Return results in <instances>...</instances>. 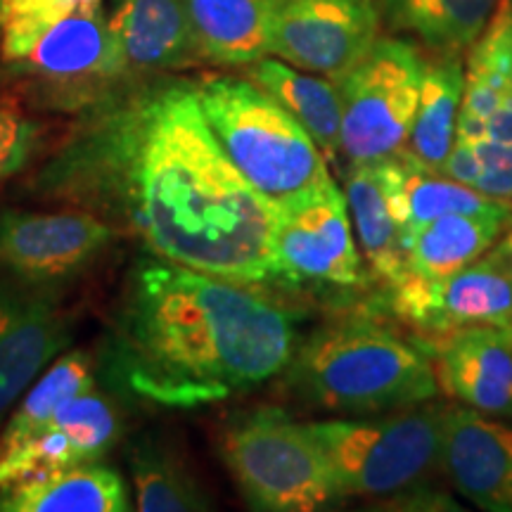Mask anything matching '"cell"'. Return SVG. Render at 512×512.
Here are the masks:
<instances>
[{
  "mask_svg": "<svg viewBox=\"0 0 512 512\" xmlns=\"http://www.w3.org/2000/svg\"><path fill=\"white\" fill-rule=\"evenodd\" d=\"M29 190L192 271L252 287L283 280L275 207L230 164L192 81H152L86 107Z\"/></svg>",
  "mask_w": 512,
  "mask_h": 512,
  "instance_id": "obj_1",
  "label": "cell"
},
{
  "mask_svg": "<svg viewBox=\"0 0 512 512\" xmlns=\"http://www.w3.org/2000/svg\"><path fill=\"white\" fill-rule=\"evenodd\" d=\"M294 351L292 313L252 285L147 254L126 278L105 368L138 399L197 408L273 380Z\"/></svg>",
  "mask_w": 512,
  "mask_h": 512,
  "instance_id": "obj_2",
  "label": "cell"
},
{
  "mask_svg": "<svg viewBox=\"0 0 512 512\" xmlns=\"http://www.w3.org/2000/svg\"><path fill=\"white\" fill-rule=\"evenodd\" d=\"M290 384L335 415H373L432 401L439 392L430 351L370 318H339L294 351Z\"/></svg>",
  "mask_w": 512,
  "mask_h": 512,
  "instance_id": "obj_3",
  "label": "cell"
},
{
  "mask_svg": "<svg viewBox=\"0 0 512 512\" xmlns=\"http://www.w3.org/2000/svg\"><path fill=\"white\" fill-rule=\"evenodd\" d=\"M0 62L53 107H91L126 79L105 0H3Z\"/></svg>",
  "mask_w": 512,
  "mask_h": 512,
  "instance_id": "obj_4",
  "label": "cell"
},
{
  "mask_svg": "<svg viewBox=\"0 0 512 512\" xmlns=\"http://www.w3.org/2000/svg\"><path fill=\"white\" fill-rule=\"evenodd\" d=\"M444 418V406L425 401L387 413L306 422V427L330 467L339 498L434 505L448 501L425 489L441 467Z\"/></svg>",
  "mask_w": 512,
  "mask_h": 512,
  "instance_id": "obj_5",
  "label": "cell"
},
{
  "mask_svg": "<svg viewBox=\"0 0 512 512\" xmlns=\"http://www.w3.org/2000/svg\"><path fill=\"white\" fill-rule=\"evenodd\" d=\"M192 83L230 164L275 209L330 181L328 162L306 128L252 79L204 74Z\"/></svg>",
  "mask_w": 512,
  "mask_h": 512,
  "instance_id": "obj_6",
  "label": "cell"
},
{
  "mask_svg": "<svg viewBox=\"0 0 512 512\" xmlns=\"http://www.w3.org/2000/svg\"><path fill=\"white\" fill-rule=\"evenodd\" d=\"M223 465L254 510L311 512L342 501L306 422L266 406L223 427Z\"/></svg>",
  "mask_w": 512,
  "mask_h": 512,
  "instance_id": "obj_7",
  "label": "cell"
},
{
  "mask_svg": "<svg viewBox=\"0 0 512 512\" xmlns=\"http://www.w3.org/2000/svg\"><path fill=\"white\" fill-rule=\"evenodd\" d=\"M427 57L406 38L380 36L339 83L347 166L399 157L418 114ZM344 166V169H347Z\"/></svg>",
  "mask_w": 512,
  "mask_h": 512,
  "instance_id": "obj_8",
  "label": "cell"
},
{
  "mask_svg": "<svg viewBox=\"0 0 512 512\" xmlns=\"http://www.w3.org/2000/svg\"><path fill=\"white\" fill-rule=\"evenodd\" d=\"M117 230L91 211L0 209V275L29 290L50 292L95 264Z\"/></svg>",
  "mask_w": 512,
  "mask_h": 512,
  "instance_id": "obj_9",
  "label": "cell"
},
{
  "mask_svg": "<svg viewBox=\"0 0 512 512\" xmlns=\"http://www.w3.org/2000/svg\"><path fill=\"white\" fill-rule=\"evenodd\" d=\"M377 0H275L271 55L342 81L380 38Z\"/></svg>",
  "mask_w": 512,
  "mask_h": 512,
  "instance_id": "obj_10",
  "label": "cell"
},
{
  "mask_svg": "<svg viewBox=\"0 0 512 512\" xmlns=\"http://www.w3.org/2000/svg\"><path fill=\"white\" fill-rule=\"evenodd\" d=\"M273 247L287 283L351 287L363 280L347 197L332 178L275 209Z\"/></svg>",
  "mask_w": 512,
  "mask_h": 512,
  "instance_id": "obj_11",
  "label": "cell"
},
{
  "mask_svg": "<svg viewBox=\"0 0 512 512\" xmlns=\"http://www.w3.org/2000/svg\"><path fill=\"white\" fill-rule=\"evenodd\" d=\"M389 287L394 316L432 339L477 325L508 328L512 320V275L489 254L446 278L403 275Z\"/></svg>",
  "mask_w": 512,
  "mask_h": 512,
  "instance_id": "obj_12",
  "label": "cell"
},
{
  "mask_svg": "<svg viewBox=\"0 0 512 512\" xmlns=\"http://www.w3.org/2000/svg\"><path fill=\"white\" fill-rule=\"evenodd\" d=\"M72 344L53 294L0 275V427L24 392Z\"/></svg>",
  "mask_w": 512,
  "mask_h": 512,
  "instance_id": "obj_13",
  "label": "cell"
},
{
  "mask_svg": "<svg viewBox=\"0 0 512 512\" xmlns=\"http://www.w3.org/2000/svg\"><path fill=\"white\" fill-rule=\"evenodd\" d=\"M441 470L486 512H512V427L475 408H446Z\"/></svg>",
  "mask_w": 512,
  "mask_h": 512,
  "instance_id": "obj_14",
  "label": "cell"
},
{
  "mask_svg": "<svg viewBox=\"0 0 512 512\" xmlns=\"http://www.w3.org/2000/svg\"><path fill=\"white\" fill-rule=\"evenodd\" d=\"M430 351L439 389L494 418L512 415V339L508 328L477 325L434 337Z\"/></svg>",
  "mask_w": 512,
  "mask_h": 512,
  "instance_id": "obj_15",
  "label": "cell"
},
{
  "mask_svg": "<svg viewBox=\"0 0 512 512\" xmlns=\"http://www.w3.org/2000/svg\"><path fill=\"white\" fill-rule=\"evenodd\" d=\"M119 413L105 394L88 389L67 403L43 432L0 456V489L62 467L98 463L117 441Z\"/></svg>",
  "mask_w": 512,
  "mask_h": 512,
  "instance_id": "obj_16",
  "label": "cell"
},
{
  "mask_svg": "<svg viewBox=\"0 0 512 512\" xmlns=\"http://www.w3.org/2000/svg\"><path fill=\"white\" fill-rule=\"evenodd\" d=\"M107 22L128 76L202 64L185 0H112Z\"/></svg>",
  "mask_w": 512,
  "mask_h": 512,
  "instance_id": "obj_17",
  "label": "cell"
},
{
  "mask_svg": "<svg viewBox=\"0 0 512 512\" xmlns=\"http://www.w3.org/2000/svg\"><path fill=\"white\" fill-rule=\"evenodd\" d=\"M247 79L280 102L323 152L325 162L342 176V93L339 83L325 76L302 72L278 57L249 64Z\"/></svg>",
  "mask_w": 512,
  "mask_h": 512,
  "instance_id": "obj_18",
  "label": "cell"
},
{
  "mask_svg": "<svg viewBox=\"0 0 512 512\" xmlns=\"http://www.w3.org/2000/svg\"><path fill=\"white\" fill-rule=\"evenodd\" d=\"M202 64L249 67L271 55L275 0H185Z\"/></svg>",
  "mask_w": 512,
  "mask_h": 512,
  "instance_id": "obj_19",
  "label": "cell"
},
{
  "mask_svg": "<svg viewBox=\"0 0 512 512\" xmlns=\"http://www.w3.org/2000/svg\"><path fill=\"white\" fill-rule=\"evenodd\" d=\"M124 479L112 467L86 463L36 475L0 489V512H126Z\"/></svg>",
  "mask_w": 512,
  "mask_h": 512,
  "instance_id": "obj_20",
  "label": "cell"
},
{
  "mask_svg": "<svg viewBox=\"0 0 512 512\" xmlns=\"http://www.w3.org/2000/svg\"><path fill=\"white\" fill-rule=\"evenodd\" d=\"M510 214V207L486 214H448L403 235L406 275L446 278L475 264L494 247Z\"/></svg>",
  "mask_w": 512,
  "mask_h": 512,
  "instance_id": "obj_21",
  "label": "cell"
},
{
  "mask_svg": "<svg viewBox=\"0 0 512 512\" xmlns=\"http://www.w3.org/2000/svg\"><path fill=\"white\" fill-rule=\"evenodd\" d=\"M344 197L361 252L377 278L394 285L406 275L403 228L389 197L384 162L344 169Z\"/></svg>",
  "mask_w": 512,
  "mask_h": 512,
  "instance_id": "obj_22",
  "label": "cell"
},
{
  "mask_svg": "<svg viewBox=\"0 0 512 512\" xmlns=\"http://www.w3.org/2000/svg\"><path fill=\"white\" fill-rule=\"evenodd\" d=\"M384 176L403 235L448 214H486L508 207L453 181L441 171L427 169L403 152L399 157L384 159Z\"/></svg>",
  "mask_w": 512,
  "mask_h": 512,
  "instance_id": "obj_23",
  "label": "cell"
},
{
  "mask_svg": "<svg viewBox=\"0 0 512 512\" xmlns=\"http://www.w3.org/2000/svg\"><path fill=\"white\" fill-rule=\"evenodd\" d=\"M512 93V0H501L465 64L456 138L477 140L482 124Z\"/></svg>",
  "mask_w": 512,
  "mask_h": 512,
  "instance_id": "obj_24",
  "label": "cell"
},
{
  "mask_svg": "<svg viewBox=\"0 0 512 512\" xmlns=\"http://www.w3.org/2000/svg\"><path fill=\"white\" fill-rule=\"evenodd\" d=\"M465 64L463 55L427 57L422 76L420 105L415 114L411 138L403 155L413 157L427 169L441 171L458 133L460 105H463Z\"/></svg>",
  "mask_w": 512,
  "mask_h": 512,
  "instance_id": "obj_25",
  "label": "cell"
},
{
  "mask_svg": "<svg viewBox=\"0 0 512 512\" xmlns=\"http://www.w3.org/2000/svg\"><path fill=\"white\" fill-rule=\"evenodd\" d=\"M501 0H382L392 29L432 55H463L482 36Z\"/></svg>",
  "mask_w": 512,
  "mask_h": 512,
  "instance_id": "obj_26",
  "label": "cell"
},
{
  "mask_svg": "<svg viewBox=\"0 0 512 512\" xmlns=\"http://www.w3.org/2000/svg\"><path fill=\"white\" fill-rule=\"evenodd\" d=\"M95 387L93 361L86 351H64L38 375V380L24 392L12 408L0 430V456L22 448L43 432L55 415L76 396Z\"/></svg>",
  "mask_w": 512,
  "mask_h": 512,
  "instance_id": "obj_27",
  "label": "cell"
},
{
  "mask_svg": "<svg viewBox=\"0 0 512 512\" xmlns=\"http://www.w3.org/2000/svg\"><path fill=\"white\" fill-rule=\"evenodd\" d=\"M133 491L140 512H195L209 510V496L192 477L188 465L178 458L174 448L145 434L128 453Z\"/></svg>",
  "mask_w": 512,
  "mask_h": 512,
  "instance_id": "obj_28",
  "label": "cell"
},
{
  "mask_svg": "<svg viewBox=\"0 0 512 512\" xmlns=\"http://www.w3.org/2000/svg\"><path fill=\"white\" fill-rule=\"evenodd\" d=\"M41 126L22 112L0 107V183L19 174L34 157Z\"/></svg>",
  "mask_w": 512,
  "mask_h": 512,
  "instance_id": "obj_29",
  "label": "cell"
},
{
  "mask_svg": "<svg viewBox=\"0 0 512 512\" xmlns=\"http://www.w3.org/2000/svg\"><path fill=\"white\" fill-rule=\"evenodd\" d=\"M477 140H491V143H512V93L505 95L501 105L489 114L482 124Z\"/></svg>",
  "mask_w": 512,
  "mask_h": 512,
  "instance_id": "obj_30",
  "label": "cell"
},
{
  "mask_svg": "<svg viewBox=\"0 0 512 512\" xmlns=\"http://www.w3.org/2000/svg\"><path fill=\"white\" fill-rule=\"evenodd\" d=\"M486 254H489L491 259L503 268V271H508L512 275V214L510 219L505 221V226L501 230V235H498V240L494 242V247H491Z\"/></svg>",
  "mask_w": 512,
  "mask_h": 512,
  "instance_id": "obj_31",
  "label": "cell"
},
{
  "mask_svg": "<svg viewBox=\"0 0 512 512\" xmlns=\"http://www.w3.org/2000/svg\"><path fill=\"white\" fill-rule=\"evenodd\" d=\"M508 332H510V339H512V320H510V325H508Z\"/></svg>",
  "mask_w": 512,
  "mask_h": 512,
  "instance_id": "obj_32",
  "label": "cell"
},
{
  "mask_svg": "<svg viewBox=\"0 0 512 512\" xmlns=\"http://www.w3.org/2000/svg\"><path fill=\"white\" fill-rule=\"evenodd\" d=\"M0 8H3V0H0Z\"/></svg>",
  "mask_w": 512,
  "mask_h": 512,
  "instance_id": "obj_33",
  "label": "cell"
}]
</instances>
